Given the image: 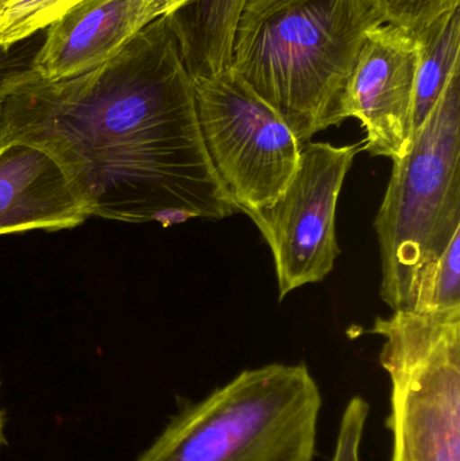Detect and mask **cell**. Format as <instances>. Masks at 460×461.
I'll return each instance as SVG.
<instances>
[{
    "instance_id": "1",
    "label": "cell",
    "mask_w": 460,
    "mask_h": 461,
    "mask_svg": "<svg viewBox=\"0 0 460 461\" xmlns=\"http://www.w3.org/2000/svg\"><path fill=\"white\" fill-rule=\"evenodd\" d=\"M13 140L48 150L89 216L170 227L239 212L208 159L165 15L89 72H14L0 92V145Z\"/></svg>"
},
{
    "instance_id": "2",
    "label": "cell",
    "mask_w": 460,
    "mask_h": 461,
    "mask_svg": "<svg viewBox=\"0 0 460 461\" xmlns=\"http://www.w3.org/2000/svg\"><path fill=\"white\" fill-rule=\"evenodd\" d=\"M383 23L370 0H246L232 72L305 145L347 119L346 92L359 53Z\"/></svg>"
},
{
    "instance_id": "3",
    "label": "cell",
    "mask_w": 460,
    "mask_h": 461,
    "mask_svg": "<svg viewBox=\"0 0 460 461\" xmlns=\"http://www.w3.org/2000/svg\"><path fill=\"white\" fill-rule=\"evenodd\" d=\"M321 405L304 363L245 370L181 409L135 461H312Z\"/></svg>"
},
{
    "instance_id": "4",
    "label": "cell",
    "mask_w": 460,
    "mask_h": 461,
    "mask_svg": "<svg viewBox=\"0 0 460 461\" xmlns=\"http://www.w3.org/2000/svg\"><path fill=\"white\" fill-rule=\"evenodd\" d=\"M380 243L381 298L410 309L416 279L460 230V69L454 73L410 150L393 161L374 221Z\"/></svg>"
},
{
    "instance_id": "5",
    "label": "cell",
    "mask_w": 460,
    "mask_h": 461,
    "mask_svg": "<svg viewBox=\"0 0 460 461\" xmlns=\"http://www.w3.org/2000/svg\"><path fill=\"white\" fill-rule=\"evenodd\" d=\"M391 378V461H460V308L377 317Z\"/></svg>"
},
{
    "instance_id": "6",
    "label": "cell",
    "mask_w": 460,
    "mask_h": 461,
    "mask_svg": "<svg viewBox=\"0 0 460 461\" xmlns=\"http://www.w3.org/2000/svg\"><path fill=\"white\" fill-rule=\"evenodd\" d=\"M192 86L208 159L235 207L248 213L277 202L299 167L296 135L232 69Z\"/></svg>"
},
{
    "instance_id": "7",
    "label": "cell",
    "mask_w": 460,
    "mask_h": 461,
    "mask_svg": "<svg viewBox=\"0 0 460 461\" xmlns=\"http://www.w3.org/2000/svg\"><path fill=\"white\" fill-rule=\"evenodd\" d=\"M364 142L302 145L300 164L277 202L246 213L272 249L280 300L304 285L318 284L339 257L335 216L343 183Z\"/></svg>"
},
{
    "instance_id": "8",
    "label": "cell",
    "mask_w": 460,
    "mask_h": 461,
    "mask_svg": "<svg viewBox=\"0 0 460 461\" xmlns=\"http://www.w3.org/2000/svg\"><path fill=\"white\" fill-rule=\"evenodd\" d=\"M420 43L408 30L383 23L370 30L345 97L346 118L366 130L365 150L392 161L412 143L413 105Z\"/></svg>"
},
{
    "instance_id": "9",
    "label": "cell",
    "mask_w": 460,
    "mask_h": 461,
    "mask_svg": "<svg viewBox=\"0 0 460 461\" xmlns=\"http://www.w3.org/2000/svg\"><path fill=\"white\" fill-rule=\"evenodd\" d=\"M164 14V0H83L48 26L30 69L50 81L89 72Z\"/></svg>"
},
{
    "instance_id": "10",
    "label": "cell",
    "mask_w": 460,
    "mask_h": 461,
    "mask_svg": "<svg viewBox=\"0 0 460 461\" xmlns=\"http://www.w3.org/2000/svg\"><path fill=\"white\" fill-rule=\"evenodd\" d=\"M88 211L61 164L41 146L0 145V235L76 229Z\"/></svg>"
},
{
    "instance_id": "11",
    "label": "cell",
    "mask_w": 460,
    "mask_h": 461,
    "mask_svg": "<svg viewBox=\"0 0 460 461\" xmlns=\"http://www.w3.org/2000/svg\"><path fill=\"white\" fill-rule=\"evenodd\" d=\"M246 0H184L165 14L191 80L232 69L235 35Z\"/></svg>"
},
{
    "instance_id": "12",
    "label": "cell",
    "mask_w": 460,
    "mask_h": 461,
    "mask_svg": "<svg viewBox=\"0 0 460 461\" xmlns=\"http://www.w3.org/2000/svg\"><path fill=\"white\" fill-rule=\"evenodd\" d=\"M420 43L412 138L423 126L454 73L460 69V5L418 35Z\"/></svg>"
},
{
    "instance_id": "13",
    "label": "cell",
    "mask_w": 460,
    "mask_h": 461,
    "mask_svg": "<svg viewBox=\"0 0 460 461\" xmlns=\"http://www.w3.org/2000/svg\"><path fill=\"white\" fill-rule=\"evenodd\" d=\"M455 308H460V230L439 258L421 268L410 305L419 313Z\"/></svg>"
},
{
    "instance_id": "14",
    "label": "cell",
    "mask_w": 460,
    "mask_h": 461,
    "mask_svg": "<svg viewBox=\"0 0 460 461\" xmlns=\"http://www.w3.org/2000/svg\"><path fill=\"white\" fill-rule=\"evenodd\" d=\"M80 2L83 0H8L0 8V48L11 50Z\"/></svg>"
},
{
    "instance_id": "15",
    "label": "cell",
    "mask_w": 460,
    "mask_h": 461,
    "mask_svg": "<svg viewBox=\"0 0 460 461\" xmlns=\"http://www.w3.org/2000/svg\"><path fill=\"white\" fill-rule=\"evenodd\" d=\"M385 23L394 24L420 35L432 23L454 8L460 0H370Z\"/></svg>"
},
{
    "instance_id": "16",
    "label": "cell",
    "mask_w": 460,
    "mask_h": 461,
    "mask_svg": "<svg viewBox=\"0 0 460 461\" xmlns=\"http://www.w3.org/2000/svg\"><path fill=\"white\" fill-rule=\"evenodd\" d=\"M369 411V403L364 398L354 397L348 401L331 461H361V446Z\"/></svg>"
},
{
    "instance_id": "17",
    "label": "cell",
    "mask_w": 460,
    "mask_h": 461,
    "mask_svg": "<svg viewBox=\"0 0 460 461\" xmlns=\"http://www.w3.org/2000/svg\"><path fill=\"white\" fill-rule=\"evenodd\" d=\"M10 53L11 50H5V49L0 48V92L5 88L8 77H10L14 72L22 69V68L29 67V65L21 64L18 59H13Z\"/></svg>"
},
{
    "instance_id": "18",
    "label": "cell",
    "mask_w": 460,
    "mask_h": 461,
    "mask_svg": "<svg viewBox=\"0 0 460 461\" xmlns=\"http://www.w3.org/2000/svg\"><path fill=\"white\" fill-rule=\"evenodd\" d=\"M5 413H3L2 406H0V449L5 446Z\"/></svg>"
},
{
    "instance_id": "19",
    "label": "cell",
    "mask_w": 460,
    "mask_h": 461,
    "mask_svg": "<svg viewBox=\"0 0 460 461\" xmlns=\"http://www.w3.org/2000/svg\"><path fill=\"white\" fill-rule=\"evenodd\" d=\"M183 2L184 0H164L165 14L169 13V11L172 10V8L177 7V5Z\"/></svg>"
},
{
    "instance_id": "20",
    "label": "cell",
    "mask_w": 460,
    "mask_h": 461,
    "mask_svg": "<svg viewBox=\"0 0 460 461\" xmlns=\"http://www.w3.org/2000/svg\"><path fill=\"white\" fill-rule=\"evenodd\" d=\"M7 2H8V0H0V8H2L3 5H5V3H7Z\"/></svg>"
}]
</instances>
